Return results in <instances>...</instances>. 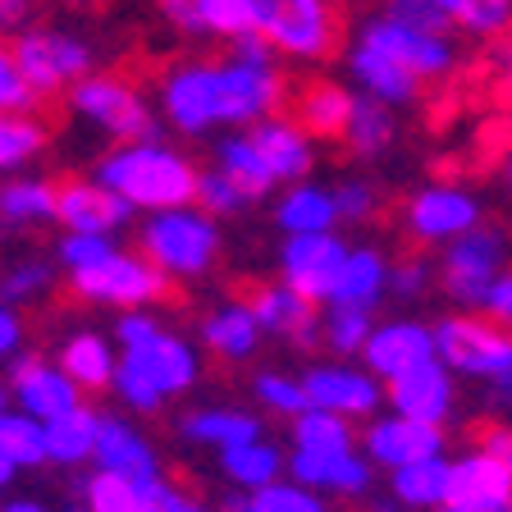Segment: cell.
Masks as SVG:
<instances>
[{
	"mask_svg": "<svg viewBox=\"0 0 512 512\" xmlns=\"http://www.w3.org/2000/svg\"><path fill=\"white\" fill-rule=\"evenodd\" d=\"M288 96L284 60L256 37L234 42L220 60L192 55L160 74L156 87V119L170 124L183 138H206V133H229V128H252L261 119L279 115Z\"/></svg>",
	"mask_w": 512,
	"mask_h": 512,
	"instance_id": "cell-1",
	"label": "cell"
},
{
	"mask_svg": "<svg viewBox=\"0 0 512 512\" xmlns=\"http://www.w3.org/2000/svg\"><path fill=\"white\" fill-rule=\"evenodd\" d=\"M115 352L110 398L124 416H156L202 380V348L174 334L156 311H124L115 320Z\"/></svg>",
	"mask_w": 512,
	"mask_h": 512,
	"instance_id": "cell-2",
	"label": "cell"
},
{
	"mask_svg": "<svg viewBox=\"0 0 512 512\" xmlns=\"http://www.w3.org/2000/svg\"><path fill=\"white\" fill-rule=\"evenodd\" d=\"M197 174H202V165L192 156H183L165 138H147V142H124V147L106 151L96 160L92 179L115 192L133 215L138 211L156 215V211H174V206H192Z\"/></svg>",
	"mask_w": 512,
	"mask_h": 512,
	"instance_id": "cell-3",
	"label": "cell"
},
{
	"mask_svg": "<svg viewBox=\"0 0 512 512\" xmlns=\"http://www.w3.org/2000/svg\"><path fill=\"white\" fill-rule=\"evenodd\" d=\"M220 220L197 206L156 211L138 229V252L165 275V284H197L220 266Z\"/></svg>",
	"mask_w": 512,
	"mask_h": 512,
	"instance_id": "cell-4",
	"label": "cell"
},
{
	"mask_svg": "<svg viewBox=\"0 0 512 512\" xmlns=\"http://www.w3.org/2000/svg\"><path fill=\"white\" fill-rule=\"evenodd\" d=\"M252 37L279 60L316 64L339 42V14L334 0H247Z\"/></svg>",
	"mask_w": 512,
	"mask_h": 512,
	"instance_id": "cell-5",
	"label": "cell"
},
{
	"mask_svg": "<svg viewBox=\"0 0 512 512\" xmlns=\"http://www.w3.org/2000/svg\"><path fill=\"white\" fill-rule=\"evenodd\" d=\"M430 334H435V362H444L453 380H476L494 389L512 380V330L485 320L480 311H448L430 325Z\"/></svg>",
	"mask_w": 512,
	"mask_h": 512,
	"instance_id": "cell-6",
	"label": "cell"
},
{
	"mask_svg": "<svg viewBox=\"0 0 512 512\" xmlns=\"http://www.w3.org/2000/svg\"><path fill=\"white\" fill-rule=\"evenodd\" d=\"M19 64L23 83H28L32 101H55L64 96L78 78L96 69V51L69 28H51V23H28L14 32V42H5Z\"/></svg>",
	"mask_w": 512,
	"mask_h": 512,
	"instance_id": "cell-7",
	"label": "cell"
},
{
	"mask_svg": "<svg viewBox=\"0 0 512 512\" xmlns=\"http://www.w3.org/2000/svg\"><path fill=\"white\" fill-rule=\"evenodd\" d=\"M64 106L74 110L78 119H87L92 128H101L115 147L160 138L156 106H151L147 96H142V87L128 83L124 74H101V69H92V74L78 78V83L64 92Z\"/></svg>",
	"mask_w": 512,
	"mask_h": 512,
	"instance_id": "cell-8",
	"label": "cell"
},
{
	"mask_svg": "<svg viewBox=\"0 0 512 512\" xmlns=\"http://www.w3.org/2000/svg\"><path fill=\"white\" fill-rule=\"evenodd\" d=\"M69 293L78 302H92V307H115L119 316L124 311H151L170 284L151 266L138 247H110L106 256H96L87 266L69 270Z\"/></svg>",
	"mask_w": 512,
	"mask_h": 512,
	"instance_id": "cell-9",
	"label": "cell"
},
{
	"mask_svg": "<svg viewBox=\"0 0 512 512\" xmlns=\"http://www.w3.org/2000/svg\"><path fill=\"white\" fill-rule=\"evenodd\" d=\"M357 42L380 51L389 64H398L403 74H412L421 87L430 83H448L458 74V46L448 32H435V28H412V23H398L389 14H375V19L362 23Z\"/></svg>",
	"mask_w": 512,
	"mask_h": 512,
	"instance_id": "cell-10",
	"label": "cell"
},
{
	"mask_svg": "<svg viewBox=\"0 0 512 512\" xmlns=\"http://www.w3.org/2000/svg\"><path fill=\"white\" fill-rule=\"evenodd\" d=\"M503 266H508V234L494 224H480V229L439 247L435 284L448 293V302H458L462 311H476Z\"/></svg>",
	"mask_w": 512,
	"mask_h": 512,
	"instance_id": "cell-11",
	"label": "cell"
},
{
	"mask_svg": "<svg viewBox=\"0 0 512 512\" xmlns=\"http://www.w3.org/2000/svg\"><path fill=\"white\" fill-rule=\"evenodd\" d=\"M398 224H403V234L412 238V243L444 247V243H453V238L480 229V224H485V206H480V197L467 183L435 179L407 197L403 211H398Z\"/></svg>",
	"mask_w": 512,
	"mask_h": 512,
	"instance_id": "cell-12",
	"label": "cell"
},
{
	"mask_svg": "<svg viewBox=\"0 0 512 512\" xmlns=\"http://www.w3.org/2000/svg\"><path fill=\"white\" fill-rule=\"evenodd\" d=\"M302 394H307V407L334 412V416H343V421H352V426L380 416V407H384V384L375 380L366 366L343 362V357L307 366V371H302Z\"/></svg>",
	"mask_w": 512,
	"mask_h": 512,
	"instance_id": "cell-13",
	"label": "cell"
},
{
	"mask_svg": "<svg viewBox=\"0 0 512 512\" xmlns=\"http://www.w3.org/2000/svg\"><path fill=\"white\" fill-rule=\"evenodd\" d=\"M435 512H512V480L494 448L476 444L448 458V490Z\"/></svg>",
	"mask_w": 512,
	"mask_h": 512,
	"instance_id": "cell-14",
	"label": "cell"
},
{
	"mask_svg": "<svg viewBox=\"0 0 512 512\" xmlns=\"http://www.w3.org/2000/svg\"><path fill=\"white\" fill-rule=\"evenodd\" d=\"M357 448L366 453L371 467L398 471V467H412V462H426V458H444L448 430L412 421V416H398V412H384V416H371L366 430H357Z\"/></svg>",
	"mask_w": 512,
	"mask_h": 512,
	"instance_id": "cell-15",
	"label": "cell"
},
{
	"mask_svg": "<svg viewBox=\"0 0 512 512\" xmlns=\"http://www.w3.org/2000/svg\"><path fill=\"white\" fill-rule=\"evenodd\" d=\"M384 403L398 416H412V421L448 430V421L458 412V380L448 375L444 362L426 357V362L398 371L394 380H384Z\"/></svg>",
	"mask_w": 512,
	"mask_h": 512,
	"instance_id": "cell-16",
	"label": "cell"
},
{
	"mask_svg": "<svg viewBox=\"0 0 512 512\" xmlns=\"http://www.w3.org/2000/svg\"><path fill=\"white\" fill-rule=\"evenodd\" d=\"M348 256V243L334 234H293L279 247V284H288L293 293L311 298L316 307H325L334 293V279Z\"/></svg>",
	"mask_w": 512,
	"mask_h": 512,
	"instance_id": "cell-17",
	"label": "cell"
},
{
	"mask_svg": "<svg viewBox=\"0 0 512 512\" xmlns=\"http://www.w3.org/2000/svg\"><path fill=\"white\" fill-rule=\"evenodd\" d=\"M284 476L316 490L320 499H362L375 485V467L362 448H339V453H284Z\"/></svg>",
	"mask_w": 512,
	"mask_h": 512,
	"instance_id": "cell-18",
	"label": "cell"
},
{
	"mask_svg": "<svg viewBox=\"0 0 512 512\" xmlns=\"http://www.w3.org/2000/svg\"><path fill=\"white\" fill-rule=\"evenodd\" d=\"M92 462H96V471H110V476L165 480L160 448L151 444L147 430H142L133 416H124V412H101V421H96Z\"/></svg>",
	"mask_w": 512,
	"mask_h": 512,
	"instance_id": "cell-19",
	"label": "cell"
},
{
	"mask_svg": "<svg viewBox=\"0 0 512 512\" xmlns=\"http://www.w3.org/2000/svg\"><path fill=\"white\" fill-rule=\"evenodd\" d=\"M435 357V334H430L426 320L416 316H394V320H375L371 334H366L362 352H357V366L375 375V380H394L398 371Z\"/></svg>",
	"mask_w": 512,
	"mask_h": 512,
	"instance_id": "cell-20",
	"label": "cell"
},
{
	"mask_svg": "<svg viewBox=\"0 0 512 512\" xmlns=\"http://www.w3.org/2000/svg\"><path fill=\"white\" fill-rule=\"evenodd\" d=\"M247 307L261 325V339H279L288 348H316L320 343V307L302 293H293L288 284H279V279L256 284Z\"/></svg>",
	"mask_w": 512,
	"mask_h": 512,
	"instance_id": "cell-21",
	"label": "cell"
},
{
	"mask_svg": "<svg viewBox=\"0 0 512 512\" xmlns=\"http://www.w3.org/2000/svg\"><path fill=\"white\" fill-rule=\"evenodd\" d=\"M51 183H55V224H64V234L115 238L133 220V211L96 179H51Z\"/></svg>",
	"mask_w": 512,
	"mask_h": 512,
	"instance_id": "cell-22",
	"label": "cell"
},
{
	"mask_svg": "<svg viewBox=\"0 0 512 512\" xmlns=\"http://www.w3.org/2000/svg\"><path fill=\"white\" fill-rule=\"evenodd\" d=\"M5 389H10V407L37 416V421H51V416H64L69 407L87 403L74 389V380H69L51 357H14Z\"/></svg>",
	"mask_w": 512,
	"mask_h": 512,
	"instance_id": "cell-23",
	"label": "cell"
},
{
	"mask_svg": "<svg viewBox=\"0 0 512 512\" xmlns=\"http://www.w3.org/2000/svg\"><path fill=\"white\" fill-rule=\"evenodd\" d=\"M247 138H252L256 156H261V165H266L275 188L302 183V179H311V170H316V142H311L288 115H270V119H261V124H252Z\"/></svg>",
	"mask_w": 512,
	"mask_h": 512,
	"instance_id": "cell-24",
	"label": "cell"
},
{
	"mask_svg": "<svg viewBox=\"0 0 512 512\" xmlns=\"http://www.w3.org/2000/svg\"><path fill=\"white\" fill-rule=\"evenodd\" d=\"M197 343L211 352L215 362L234 366V362H252L261 348V325H256L247 298H224L197 320Z\"/></svg>",
	"mask_w": 512,
	"mask_h": 512,
	"instance_id": "cell-25",
	"label": "cell"
},
{
	"mask_svg": "<svg viewBox=\"0 0 512 512\" xmlns=\"http://www.w3.org/2000/svg\"><path fill=\"white\" fill-rule=\"evenodd\" d=\"M160 14L183 37H211V42H243L252 37L247 0H156Z\"/></svg>",
	"mask_w": 512,
	"mask_h": 512,
	"instance_id": "cell-26",
	"label": "cell"
},
{
	"mask_svg": "<svg viewBox=\"0 0 512 512\" xmlns=\"http://www.w3.org/2000/svg\"><path fill=\"white\" fill-rule=\"evenodd\" d=\"M51 362L60 366V371L74 380L78 394L87 398V394H110L119 352H115V339H106V334H96L83 325V330H74L60 343V352H55Z\"/></svg>",
	"mask_w": 512,
	"mask_h": 512,
	"instance_id": "cell-27",
	"label": "cell"
},
{
	"mask_svg": "<svg viewBox=\"0 0 512 512\" xmlns=\"http://www.w3.org/2000/svg\"><path fill=\"white\" fill-rule=\"evenodd\" d=\"M179 435L197 448H211V453H224L234 444H247V439H261L266 426L261 416L247 412V407H192V412L179 416Z\"/></svg>",
	"mask_w": 512,
	"mask_h": 512,
	"instance_id": "cell-28",
	"label": "cell"
},
{
	"mask_svg": "<svg viewBox=\"0 0 512 512\" xmlns=\"http://www.w3.org/2000/svg\"><path fill=\"white\" fill-rule=\"evenodd\" d=\"M389 298V252L375 243L348 247L339 266V279H334L330 302H343V307H366L375 311Z\"/></svg>",
	"mask_w": 512,
	"mask_h": 512,
	"instance_id": "cell-29",
	"label": "cell"
},
{
	"mask_svg": "<svg viewBox=\"0 0 512 512\" xmlns=\"http://www.w3.org/2000/svg\"><path fill=\"white\" fill-rule=\"evenodd\" d=\"M170 480H128L110 471H92L83 480V512H160Z\"/></svg>",
	"mask_w": 512,
	"mask_h": 512,
	"instance_id": "cell-30",
	"label": "cell"
},
{
	"mask_svg": "<svg viewBox=\"0 0 512 512\" xmlns=\"http://www.w3.org/2000/svg\"><path fill=\"white\" fill-rule=\"evenodd\" d=\"M275 224L284 229V238H293V234H334V229H339V211H334L330 188H320V183H311V179L279 188Z\"/></svg>",
	"mask_w": 512,
	"mask_h": 512,
	"instance_id": "cell-31",
	"label": "cell"
},
{
	"mask_svg": "<svg viewBox=\"0 0 512 512\" xmlns=\"http://www.w3.org/2000/svg\"><path fill=\"white\" fill-rule=\"evenodd\" d=\"M348 110H352V87L334 83V78H316V83H307L298 92L293 124H298L311 142H339Z\"/></svg>",
	"mask_w": 512,
	"mask_h": 512,
	"instance_id": "cell-32",
	"label": "cell"
},
{
	"mask_svg": "<svg viewBox=\"0 0 512 512\" xmlns=\"http://www.w3.org/2000/svg\"><path fill=\"white\" fill-rule=\"evenodd\" d=\"M211 170H220L224 179L234 183V188L243 192L252 206L266 202L270 192H275V183H270L266 165H261V156H256L252 138H247V128H229V133H220V138H215Z\"/></svg>",
	"mask_w": 512,
	"mask_h": 512,
	"instance_id": "cell-33",
	"label": "cell"
},
{
	"mask_svg": "<svg viewBox=\"0 0 512 512\" xmlns=\"http://www.w3.org/2000/svg\"><path fill=\"white\" fill-rule=\"evenodd\" d=\"M394 138H398L394 110L371 101V96H362V92H352V110H348V119H343V133H339L343 147H348L357 160H380L384 151L394 147Z\"/></svg>",
	"mask_w": 512,
	"mask_h": 512,
	"instance_id": "cell-34",
	"label": "cell"
},
{
	"mask_svg": "<svg viewBox=\"0 0 512 512\" xmlns=\"http://www.w3.org/2000/svg\"><path fill=\"white\" fill-rule=\"evenodd\" d=\"M215 462H220V476L234 485V494L261 490V485L284 476V448H279L270 435L224 448V453H215Z\"/></svg>",
	"mask_w": 512,
	"mask_h": 512,
	"instance_id": "cell-35",
	"label": "cell"
},
{
	"mask_svg": "<svg viewBox=\"0 0 512 512\" xmlns=\"http://www.w3.org/2000/svg\"><path fill=\"white\" fill-rule=\"evenodd\" d=\"M55 224V183L51 179H10L0 183V229L28 234Z\"/></svg>",
	"mask_w": 512,
	"mask_h": 512,
	"instance_id": "cell-36",
	"label": "cell"
},
{
	"mask_svg": "<svg viewBox=\"0 0 512 512\" xmlns=\"http://www.w3.org/2000/svg\"><path fill=\"white\" fill-rule=\"evenodd\" d=\"M96 421H101V412L87 403L69 407L64 416L42 421L46 426V462H55V467H83V462H92Z\"/></svg>",
	"mask_w": 512,
	"mask_h": 512,
	"instance_id": "cell-37",
	"label": "cell"
},
{
	"mask_svg": "<svg viewBox=\"0 0 512 512\" xmlns=\"http://www.w3.org/2000/svg\"><path fill=\"white\" fill-rule=\"evenodd\" d=\"M430 10L444 19V28L467 32L476 42H494L512 28V0H426Z\"/></svg>",
	"mask_w": 512,
	"mask_h": 512,
	"instance_id": "cell-38",
	"label": "cell"
},
{
	"mask_svg": "<svg viewBox=\"0 0 512 512\" xmlns=\"http://www.w3.org/2000/svg\"><path fill=\"white\" fill-rule=\"evenodd\" d=\"M444 490H448V453L389 471V494L407 512H435L444 503Z\"/></svg>",
	"mask_w": 512,
	"mask_h": 512,
	"instance_id": "cell-39",
	"label": "cell"
},
{
	"mask_svg": "<svg viewBox=\"0 0 512 512\" xmlns=\"http://www.w3.org/2000/svg\"><path fill=\"white\" fill-rule=\"evenodd\" d=\"M224 512H330V499H320L316 490L298 485V480H270L261 490H247V494H234L224 503Z\"/></svg>",
	"mask_w": 512,
	"mask_h": 512,
	"instance_id": "cell-40",
	"label": "cell"
},
{
	"mask_svg": "<svg viewBox=\"0 0 512 512\" xmlns=\"http://www.w3.org/2000/svg\"><path fill=\"white\" fill-rule=\"evenodd\" d=\"M371 325H375V311H366V307H343V302H325L320 307V343L334 357H343V362H352L362 352Z\"/></svg>",
	"mask_w": 512,
	"mask_h": 512,
	"instance_id": "cell-41",
	"label": "cell"
},
{
	"mask_svg": "<svg viewBox=\"0 0 512 512\" xmlns=\"http://www.w3.org/2000/svg\"><path fill=\"white\" fill-rule=\"evenodd\" d=\"M0 453L10 458L14 471H28V467H46V426L37 416L19 412H0Z\"/></svg>",
	"mask_w": 512,
	"mask_h": 512,
	"instance_id": "cell-42",
	"label": "cell"
},
{
	"mask_svg": "<svg viewBox=\"0 0 512 512\" xmlns=\"http://www.w3.org/2000/svg\"><path fill=\"white\" fill-rule=\"evenodd\" d=\"M55 288V261L46 256H19L0 270V307H28V302H42Z\"/></svg>",
	"mask_w": 512,
	"mask_h": 512,
	"instance_id": "cell-43",
	"label": "cell"
},
{
	"mask_svg": "<svg viewBox=\"0 0 512 512\" xmlns=\"http://www.w3.org/2000/svg\"><path fill=\"white\" fill-rule=\"evenodd\" d=\"M288 426H293V448H302V453H339V448H357V426L343 421V416H334V412H316V407H307V412H298Z\"/></svg>",
	"mask_w": 512,
	"mask_h": 512,
	"instance_id": "cell-44",
	"label": "cell"
},
{
	"mask_svg": "<svg viewBox=\"0 0 512 512\" xmlns=\"http://www.w3.org/2000/svg\"><path fill=\"white\" fill-rule=\"evenodd\" d=\"M46 151V124L32 115H0V174L23 170Z\"/></svg>",
	"mask_w": 512,
	"mask_h": 512,
	"instance_id": "cell-45",
	"label": "cell"
},
{
	"mask_svg": "<svg viewBox=\"0 0 512 512\" xmlns=\"http://www.w3.org/2000/svg\"><path fill=\"white\" fill-rule=\"evenodd\" d=\"M252 398L266 412H275V416H293L298 412H307V394H302V375H288V371H261L252 380Z\"/></svg>",
	"mask_w": 512,
	"mask_h": 512,
	"instance_id": "cell-46",
	"label": "cell"
},
{
	"mask_svg": "<svg viewBox=\"0 0 512 512\" xmlns=\"http://www.w3.org/2000/svg\"><path fill=\"white\" fill-rule=\"evenodd\" d=\"M192 206H197V211H206L211 220H229V215H243L252 202H247L243 192L224 179L220 170H202V174H197V197H192Z\"/></svg>",
	"mask_w": 512,
	"mask_h": 512,
	"instance_id": "cell-47",
	"label": "cell"
},
{
	"mask_svg": "<svg viewBox=\"0 0 512 512\" xmlns=\"http://www.w3.org/2000/svg\"><path fill=\"white\" fill-rule=\"evenodd\" d=\"M334 197V211H339V224H366L380 215V188H375L371 179H339L330 188Z\"/></svg>",
	"mask_w": 512,
	"mask_h": 512,
	"instance_id": "cell-48",
	"label": "cell"
},
{
	"mask_svg": "<svg viewBox=\"0 0 512 512\" xmlns=\"http://www.w3.org/2000/svg\"><path fill=\"white\" fill-rule=\"evenodd\" d=\"M430 284H435V266L426 256H398L389 261V298H426Z\"/></svg>",
	"mask_w": 512,
	"mask_h": 512,
	"instance_id": "cell-49",
	"label": "cell"
},
{
	"mask_svg": "<svg viewBox=\"0 0 512 512\" xmlns=\"http://www.w3.org/2000/svg\"><path fill=\"white\" fill-rule=\"evenodd\" d=\"M37 106L28 92V83H23L19 64H14L10 46L0 42V115H28V110Z\"/></svg>",
	"mask_w": 512,
	"mask_h": 512,
	"instance_id": "cell-50",
	"label": "cell"
},
{
	"mask_svg": "<svg viewBox=\"0 0 512 512\" xmlns=\"http://www.w3.org/2000/svg\"><path fill=\"white\" fill-rule=\"evenodd\" d=\"M476 311L485 320H494V325H503V330H512V266H503L494 275V284L485 288V298H480Z\"/></svg>",
	"mask_w": 512,
	"mask_h": 512,
	"instance_id": "cell-51",
	"label": "cell"
},
{
	"mask_svg": "<svg viewBox=\"0 0 512 512\" xmlns=\"http://www.w3.org/2000/svg\"><path fill=\"white\" fill-rule=\"evenodd\" d=\"M380 14H389V19H398V23H412V28L448 32V28H444V19H439V14L430 10L426 0H384V10H380Z\"/></svg>",
	"mask_w": 512,
	"mask_h": 512,
	"instance_id": "cell-52",
	"label": "cell"
},
{
	"mask_svg": "<svg viewBox=\"0 0 512 512\" xmlns=\"http://www.w3.org/2000/svg\"><path fill=\"white\" fill-rule=\"evenodd\" d=\"M490 74L503 92H512V28L490 42Z\"/></svg>",
	"mask_w": 512,
	"mask_h": 512,
	"instance_id": "cell-53",
	"label": "cell"
},
{
	"mask_svg": "<svg viewBox=\"0 0 512 512\" xmlns=\"http://www.w3.org/2000/svg\"><path fill=\"white\" fill-rule=\"evenodd\" d=\"M19 348H23V316L14 307H0V362L19 357Z\"/></svg>",
	"mask_w": 512,
	"mask_h": 512,
	"instance_id": "cell-54",
	"label": "cell"
},
{
	"mask_svg": "<svg viewBox=\"0 0 512 512\" xmlns=\"http://www.w3.org/2000/svg\"><path fill=\"white\" fill-rule=\"evenodd\" d=\"M28 14H32V0H0V37L28 28Z\"/></svg>",
	"mask_w": 512,
	"mask_h": 512,
	"instance_id": "cell-55",
	"label": "cell"
},
{
	"mask_svg": "<svg viewBox=\"0 0 512 512\" xmlns=\"http://www.w3.org/2000/svg\"><path fill=\"white\" fill-rule=\"evenodd\" d=\"M485 448H494L503 458V467H508V480H512V426H494L490 435H485Z\"/></svg>",
	"mask_w": 512,
	"mask_h": 512,
	"instance_id": "cell-56",
	"label": "cell"
},
{
	"mask_svg": "<svg viewBox=\"0 0 512 512\" xmlns=\"http://www.w3.org/2000/svg\"><path fill=\"white\" fill-rule=\"evenodd\" d=\"M160 512H211V508H206V503H197V499H188V494H179L170 485V490H165V503H160Z\"/></svg>",
	"mask_w": 512,
	"mask_h": 512,
	"instance_id": "cell-57",
	"label": "cell"
},
{
	"mask_svg": "<svg viewBox=\"0 0 512 512\" xmlns=\"http://www.w3.org/2000/svg\"><path fill=\"white\" fill-rule=\"evenodd\" d=\"M0 512H51V508L37 499H14V503H0Z\"/></svg>",
	"mask_w": 512,
	"mask_h": 512,
	"instance_id": "cell-58",
	"label": "cell"
},
{
	"mask_svg": "<svg viewBox=\"0 0 512 512\" xmlns=\"http://www.w3.org/2000/svg\"><path fill=\"white\" fill-rule=\"evenodd\" d=\"M19 476V471L10 467V458H5V453H0V490H10V480Z\"/></svg>",
	"mask_w": 512,
	"mask_h": 512,
	"instance_id": "cell-59",
	"label": "cell"
},
{
	"mask_svg": "<svg viewBox=\"0 0 512 512\" xmlns=\"http://www.w3.org/2000/svg\"><path fill=\"white\" fill-rule=\"evenodd\" d=\"M46 5H64V10H87V5H101V0H46Z\"/></svg>",
	"mask_w": 512,
	"mask_h": 512,
	"instance_id": "cell-60",
	"label": "cell"
},
{
	"mask_svg": "<svg viewBox=\"0 0 512 512\" xmlns=\"http://www.w3.org/2000/svg\"><path fill=\"white\" fill-rule=\"evenodd\" d=\"M0 412H10V389L0 384Z\"/></svg>",
	"mask_w": 512,
	"mask_h": 512,
	"instance_id": "cell-61",
	"label": "cell"
},
{
	"mask_svg": "<svg viewBox=\"0 0 512 512\" xmlns=\"http://www.w3.org/2000/svg\"><path fill=\"white\" fill-rule=\"evenodd\" d=\"M499 394H503V403H508V407H512V380H508V384H503Z\"/></svg>",
	"mask_w": 512,
	"mask_h": 512,
	"instance_id": "cell-62",
	"label": "cell"
},
{
	"mask_svg": "<svg viewBox=\"0 0 512 512\" xmlns=\"http://www.w3.org/2000/svg\"><path fill=\"white\" fill-rule=\"evenodd\" d=\"M503 174H508V188H512V147H508V165H503Z\"/></svg>",
	"mask_w": 512,
	"mask_h": 512,
	"instance_id": "cell-63",
	"label": "cell"
}]
</instances>
